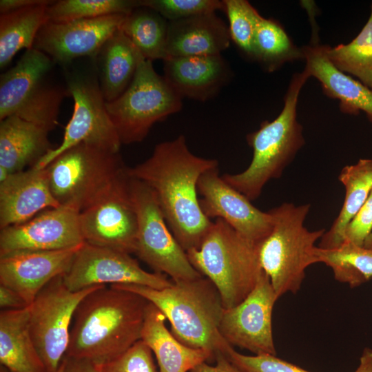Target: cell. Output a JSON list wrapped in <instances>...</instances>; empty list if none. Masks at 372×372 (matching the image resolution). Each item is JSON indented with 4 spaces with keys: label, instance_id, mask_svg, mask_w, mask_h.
<instances>
[{
    "label": "cell",
    "instance_id": "6da1fadb",
    "mask_svg": "<svg viewBox=\"0 0 372 372\" xmlns=\"http://www.w3.org/2000/svg\"><path fill=\"white\" fill-rule=\"evenodd\" d=\"M218 167L217 160L194 154L185 136L179 135L156 145L147 159L127 171L153 191L169 229L187 251L200 246L212 225L201 209L198 182Z\"/></svg>",
    "mask_w": 372,
    "mask_h": 372
},
{
    "label": "cell",
    "instance_id": "7a4b0ae2",
    "mask_svg": "<svg viewBox=\"0 0 372 372\" xmlns=\"http://www.w3.org/2000/svg\"><path fill=\"white\" fill-rule=\"evenodd\" d=\"M149 302L112 285H103L79 304L65 356L103 364L120 356L141 339Z\"/></svg>",
    "mask_w": 372,
    "mask_h": 372
},
{
    "label": "cell",
    "instance_id": "3957f363",
    "mask_svg": "<svg viewBox=\"0 0 372 372\" xmlns=\"http://www.w3.org/2000/svg\"><path fill=\"white\" fill-rule=\"evenodd\" d=\"M309 78L305 70L294 74L278 116L271 121H263L258 130L247 135V142L253 151L248 167L238 174L221 176L249 200L257 199L270 180L282 176L304 145L302 126L297 119V106L300 90Z\"/></svg>",
    "mask_w": 372,
    "mask_h": 372
},
{
    "label": "cell",
    "instance_id": "277c9868",
    "mask_svg": "<svg viewBox=\"0 0 372 372\" xmlns=\"http://www.w3.org/2000/svg\"><path fill=\"white\" fill-rule=\"evenodd\" d=\"M137 293L155 305L171 324V333L185 346L215 355L221 335L219 324L225 310L220 295L204 276L193 280L173 281L156 289L140 285H112Z\"/></svg>",
    "mask_w": 372,
    "mask_h": 372
},
{
    "label": "cell",
    "instance_id": "5b68a950",
    "mask_svg": "<svg viewBox=\"0 0 372 372\" xmlns=\"http://www.w3.org/2000/svg\"><path fill=\"white\" fill-rule=\"evenodd\" d=\"M186 253L192 265L215 285L225 309L240 303L264 271L257 244L220 218L212 223L200 246Z\"/></svg>",
    "mask_w": 372,
    "mask_h": 372
},
{
    "label": "cell",
    "instance_id": "8992f818",
    "mask_svg": "<svg viewBox=\"0 0 372 372\" xmlns=\"http://www.w3.org/2000/svg\"><path fill=\"white\" fill-rule=\"evenodd\" d=\"M310 208V204L285 202L269 210L272 229L257 244L261 267L278 299L288 292H298L307 268L318 263L315 244L327 230L310 231L304 226Z\"/></svg>",
    "mask_w": 372,
    "mask_h": 372
},
{
    "label": "cell",
    "instance_id": "52a82bcc",
    "mask_svg": "<svg viewBox=\"0 0 372 372\" xmlns=\"http://www.w3.org/2000/svg\"><path fill=\"white\" fill-rule=\"evenodd\" d=\"M54 62L44 52L28 49L0 76V121L17 116L49 132L58 124L61 103L70 96L66 87L50 80Z\"/></svg>",
    "mask_w": 372,
    "mask_h": 372
},
{
    "label": "cell",
    "instance_id": "ba28073f",
    "mask_svg": "<svg viewBox=\"0 0 372 372\" xmlns=\"http://www.w3.org/2000/svg\"><path fill=\"white\" fill-rule=\"evenodd\" d=\"M43 168L58 203L81 211L122 178L127 167L119 152L80 143L59 154Z\"/></svg>",
    "mask_w": 372,
    "mask_h": 372
},
{
    "label": "cell",
    "instance_id": "9c48e42d",
    "mask_svg": "<svg viewBox=\"0 0 372 372\" xmlns=\"http://www.w3.org/2000/svg\"><path fill=\"white\" fill-rule=\"evenodd\" d=\"M182 99L152 61L141 56L130 85L105 105L121 144H132L143 141L156 123L179 112Z\"/></svg>",
    "mask_w": 372,
    "mask_h": 372
},
{
    "label": "cell",
    "instance_id": "30bf717a",
    "mask_svg": "<svg viewBox=\"0 0 372 372\" xmlns=\"http://www.w3.org/2000/svg\"><path fill=\"white\" fill-rule=\"evenodd\" d=\"M65 79V87L74 100L72 117L61 144L34 165L37 168L45 167L59 154L80 143L120 152L121 142L108 115L95 67L93 70L66 69Z\"/></svg>",
    "mask_w": 372,
    "mask_h": 372
},
{
    "label": "cell",
    "instance_id": "8fae6325",
    "mask_svg": "<svg viewBox=\"0 0 372 372\" xmlns=\"http://www.w3.org/2000/svg\"><path fill=\"white\" fill-rule=\"evenodd\" d=\"M130 192L138 220L134 254L154 272L168 275L173 281L203 277L169 229L149 187L130 176Z\"/></svg>",
    "mask_w": 372,
    "mask_h": 372
},
{
    "label": "cell",
    "instance_id": "7c38bea8",
    "mask_svg": "<svg viewBox=\"0 0 372 372\" xmlns=\"http://www.w3.org/2000/svg\"><path fill=\"white\" fill-rule=\"evenodd\" d=\"M101 286L72 291L59 276L48 283L30 304V333L47 372H56L65 355L79 304Z\"/></svg>",
    "mask_w": 372,
    "mask_h": 372
},
{
    "label": "cell",
    "instance_id": "4fadbf2b",
    "mask_svg": "<svg viewBox=\"0 0 372 372\" xmlns=\"http://www.w3.org/2000/svg\"><path fill=\"white\" fill-rule=\"evenodd\" d=\"M62 277L72 291L106 284L140 285L156 289L173 285L166 275L144 270L130 254L85 242L77 249Z\"/></svg>",
    "mask_w": 372,
    "mask_h": 372
},
{
    "label": "cell",
    "instance_id": "5bb4252c",
    "mask_svg": "<svg viewBox=\"0 0 372 372\" xmlns=\"http://www.w3.org/2000/svg\"><path fill=\"white\" fill-rule=\"evenodd\" d=\"M79 223L85 242L134 254L138 220L127 171L99 200L79 212Z\"/></svg>",
    "mask_w": 372,
    "mask_h": 372
},
{
    "label": "cell",
    "instance_id": "9a60e30c",
    "mask_svg": "<svg viewBox=\"0 0 372 372\" xmlns=\"http://www.w3.org/2000/svg\"><path fill=\"white\" fill-rule=\"evenodd\" d=\"M278 298L263 271L251 292L238 304L225 309L218 332L231 346L255 355H276L271 317Z\"/></svg>",
    "mask_w": 372,
    "mask_h": 372
},
{
    "label": "cell",
    "instance_id": "2e32d148",
    "mask_svg": "<svg viewBox=\"0 0 372 372\" xmlns=\"http://www.w3.org/2000/svg\"><path fill=\"white\" fill-rule=\"evenodd\" d=\"M125 14H112L67 22L46 21L40 28L33 48L63 67L75 59L94 61L105 41L118 30Z\"/></svg>",
    "mask_w": 372,
    "mask_h": 372
},
{
    "label": "cell",
    "instance_id": "e0dca14e",
    "mask_svg": "<svg viewBox=\"0 0 372 372\" xmlns=\"http://www.w3.org/2000/svg\"><path fill=\"white\" fill-rule=\"evenodd\" d=\"M79 212L61 205L45 209L23 223L1 229L0 255L81 246L85 241L80 227Z\"/></svg>",
    "mask_w": 372,
    "mask_h": 372
},
{
    "label": "cell",
    "instance_id": "ac0fdd59",
    "mask_svg": "<svg viewBox=\"0 0 372 372\" xmlns=\"http://www.w3.org/2000/svg\"><path fill=\"white\" fill-rule=\"evenodd\" d=\"M200 205L208 218H220L241 236L258 244L271 232L273 216L254 206L245 196L227 183L218 167L205 172L198 182Z\"/></svg>",
    "mask_w": 372,
    "mask_h": 372
},
{
    "label": "cell",
    "instance_id": "d6986e66",
    "mask_svg": "<svg viewBox=\"0 0 372 372\" xmlns=\"http://www.w3.org/2000/svg\"><path fill=\"white\" fill-rule=\"evenodd\" d=\"M81 246L61 250L19 251L1 254L0 285L16 291L30 305L48 283L68 271Z\"/></svg>",
    "mask_w": 372,
    "mask_h": 372
},
{
    "label": "cell",
    "instance_id": "ffe728a7",
    "mask_svg": "<svg viewBox=\"0 0 372 372\" xmlns=\"http://www.w3.org/2000/svg\"><path fill=\"white\" fill-rule=\"evenodd\" d=\"M59 206L45 168L33 166L0 182V229L23 223L45 209Z\"/></svg>",
    "mask_w": 372,
    "mask_h": 372
},
{
    "label": "cell",
    "instance_id": "44dd1931",
    "mask_svg": "<svg viewBox=\"0 0 372 372\" xmlns=\"http://www.w3.org/2000/svg\"><path fill=\"white\" fill-rule=\"evenodd\" d=\"M163 63L164 79L182 99L206 101L218 93L231 76L221 54L168 57Z\"/></svg>",
    "mask_w": 372,
    "mask_h": 372
},
{
    "label": "cell",
    "instance_id": "7402d4cb",
    "mask_svg": "<svg viewBox=\"0 0 372 372\" xmlns=\"http://www.w3.org/2000/svg\"><path fill=\"white\" fill-rule=\"evenodd\" d=\"M328 46L311 43L302 47L304 70L320 82L327 96L339 100L342 113L358 115L362 111L372 123V90L338 69L328 56Z\"/></svg>",
    "mask_w": 372,
    "mask_h": 372
},
{
    "label": "cell",
    "instance_id": "603a6c76",
    "mask_svg": "<svg viewBox=\"0 0 372 372\" xmlns=\"http://www.w3.org/2000/svg\"><path fill=\"white\" fill-rule=\"evenodd\" d=\"M228 26L216 12L168 21V57L218 55L229 47Z\"/></svg>",
    "mask_w": 372,
    "mask_h": 372
},
{
    "label": "cell",
    "instance_id": "cb8c5ba5",
    "mask_svg": "<svg viewBox=\"0 0 372 372\" xmlns=\"http://www.w3.org/2000/svg\"><path fill=\"white\" fill-rule=\"evenodd\" d=\"M0 182L33 167L54 147L44 127L10 116L0 121Z\"/></svg>",
    "mask_w": 372,
    "mask_h": 372
},
{
    "label": "cell",
    "instance_id": "d4e9b609",
    "mask_svg": "<svg viewBox=\"0 0 372 372\" xmlns=\"http://www.w3.org/2000/svg\"><path fill=\"white\" fill-rule=\"evenodd\" d=\"M165 315L149 302L141 332L143 340L154 354L159 372H187L214 355L188 347L179 342L165 326Z\"/></svg>",
    "mask_w": 372,
    "mask_h": 372
},
{
    "label": "cell",
    "instance_id": "484cf974",
    "mask_svg": "<svg viewBox=\"0 0 372 372\" xmlns=\"http://www.w3.org/2000/svg\"><path fill=\"white\" fill-rule=\"evenodd\" d=\"M141 56L120 30L105 41L92 61L105 102L115 100L128 87Z\"/></svg>",
    "mask_w": 372,
    "mask_h": 372
},
{
    "label": "cell",
    "instance_id": "4316f807",
    "mask_svg": "<svg viewBox=\"0 0 372 372\" xmlns=\"http://www.w3.org/2000/svg\"><path fill=\"white\" fill-rule=\"evenodd\" d=\"M0 362L10 372H47L29 327V306L0 312Z\"/></svg>",
    "mask_w": 372,
    "mask_h": 372
},
{
    "label": "cell",
    "instance_id": "83f0119b",
    "mask_svg": "<svg viewBox=\"0 0 372 372\" xmlns=\"http://www.w3.org/2000/svg\"><path fill=\"white\" fill-rule=\"evenodd\" d=\"M338 180L345 189L342 207L331 227L320 238L319 247L333 249L344 242L345 229L372 191V159L361 158L344 167Z\"/></svg>",
    "mask_w": 372,
    "mask_h": 372
},
{
    "label": "cell",
    "instance_id": "f1b7e54d",
    "mask_svg": "<svg viewBox=\"0 0 372 372\" xmlns=\"http://www.w3.org/2000/svg\"><path fill=\"white\" fill-rule=\"evenodd\" d=\"M52 2L0 14L1 69L21 50L33 48L40 28L48 21L46 9Z\"/></svg>",
    "mask_w": 372,
    "mask_h": 372
},
{
    "label": "cell",
    "instance_id": "f546056e",
    "mask_svg": "<svg viewBox=\"0 0 372 372\" xmlns=\"http://www.w3.org/2000/svg\"><path fill=\"white\" fill-rule=\"evenodd\" d=\"M168 21L156 11L139 6L125 16L119 30L146 59L167 58Z\"/></svg>",
    "mask_w": 372,
    "mask_h": 372
},
{
    "label": "cell",
    "instance_id": "4dcf8cb0",
    "mask_svg": "<svg viewBox=\"0 0 372 372\" xmlns=\"http://www.w3.org/2000/svg\"><path fill=\"white\" fill-rule=\"evenodd\" d=\"M254 59L272 72L285 63L304 60V53L302 48L293 43L278 22L262 17L254 36Z\"/></svg>",
    "mask_w": 372,
    "mask_h": 372
},
{
    "label": "cell",
    "instance_id": "1f68e13d",
    "mask_svg": "<svg viewBox=\"0 0 372 372\" xmlns=\"http://www.w3.org/2000/svg\"><path fill=\"white\" fill-rule=\"evenodd\" d=\"M318 262L329 267L336 280L355 287L372 279V249L344 241L333 249L316 247Z\"/></svg>",
    "mask_w": 372,
    "mask_h": 372
},
{
    "label": "cell",
    "instance_id": "d6a6232c",
    "mask_svg": "<svg viewBox=\"0 0 372 372\" xmlns=\"http://www.w3.org/2000/svg\"><path fill=\"white\" fill-rule=\"evenodd\" d=\"M327 54L338 69L372 90V3L370 16L360 33L347 44L328 46Z\"/></svg>",
    "mask_w": 372,
    "mask_h": 372
},
{
    "label": "cell",
    "instance_id": "836d02e7",
    "mask_svg": "<svg viewBox=\"0 0 372 372\" xmlns=\"http://www.w3.org/2000/svg\"><path fill=\"white\" fill-rule=\"evenodd\" d=\"M138 0H59L46 9L48 21L60 23L131 13L139 7Z\"/></svg>",
    "mask_w": 372,
    "mask_h": 372
},
{
    "label": "cell",
    "instance_id": "e575fe53",
    "mask_svg": "<svg viewBox=\"0 0 372 372\" xmlns=\"http://www.w3.org/2000/svg\"><path fill=\"white\" fill-rule=\"evenodd\" d=\"M231 40L248 58L254 59V40L262 16L247 0H223Z\"/></svg>",
    "mask_w": 372,
    "mask_h": 372
},
{
    "label": "cell",
    "instance_id": "d590c367",
    "mask_svg": "<svg viewBox=\"0 0 372 372\" xmlns=\"http://www.w3.org/2000/svg\"><path fill=\"white\" fill-rule=\"evenodd\" d=\"M242 372H310L271 354L247 355L232 347L223 337L220 338L218 349Z\"/></svg>",
    "mask_w": 372,
    "mask_h": 372
},
{
    "label": "cell",
    "instance_id": "8d00e7d4",
    "mask_svg": "<svg viewBox=\"0 0 372 372\" xmlns=\"http://www.w3.org/2000/svg\"><path fill=\"white\" fill-rule=\"evenodd\" d=\"M139 6L150 8L168 21L223 10L218 0H138Z\"/></svg>",
    "mask_w": 372,
    "mask_h": 372
},
{
    "label": "cell",
    "instance_id": "74e56055",
    "mask_svg": "<svg viewBox=\"0 0 372 372\" xmlns=\"http://www.w3.org/2000/svg\"><path fill=\"white\" fill-rule=\"evenodd\" d=\"M101 365L103 372H158L151 349L141 340L120 356Z\"/></svg>",
    "mask_w": 372,
    "mask_h": 372
},
{
    "label": "cell",
    "instance_id": "f35d334b",
    "mask_svg": "<svg viewBox=\"0 0 372 372\" xmlns=\"http://www.w3.org/2000/svg\"><path fill=\"white\" fill-rule=\"evenodd\" d=\"M372 232V191L367 200L347 225L344 231V241L358 246L364 242Z\"/></svg>",
    "mask_w": 372,
    "mask_h": 372
},
{
    "label": "cell",
    "instance_id": "ab89813d",
    "mask_svg": "<svg viewBox=\"0 0 372 372\" xmlns=\"http://www.w3.org/2000/svg\"><path fill=\"white\" fill-rule=\"evenodd\" d=\"M30 306L27 302L14 289L0 285L1 310L21 309Z\"/></svg>",
    "mask_w": 372,
    "mask_h": 372
},
{
    "label": "cell",
    "instance_id": "60d3db41",
    "mask_svg": "<svg viewBox=\"0 0 372 372\" xmlns=\"http://www.w3.org/2000/svg\"><path fill=\"white\" fill-rule=\"evenodd\" d=\"M214 358L215 365L211 366L204 362L196 366L190 372H242L220 351L216 352Z\"/></svg>",
    "mask_w": 372,
    "mask_h": 372
},
{
    "label": "cell",
    "instance_id": "b9f144b4",
    "mask_svg": "<svg viewBox=\"0 0 372 372\" xmlns=\"http://www.w3.org/2000/svg\"><path fill=\"white\" fill-rule=\"evenodd\" d=\"M62 372H103L101 365L86 359L64 357Z\"/></svg>",
    "mask_w": 372,
    "mask_h": 372
},
{
    "label": "cell",
    "instance_id": "7bdbcfd3",
    "mask_svg": "<svg viewBox=\"0 0 372 372\" xmlns=\"http://www.w3.org/2000/svg\"><path fill=\"white\" fill-rule=\"evenodd\" d=\"M52 2L50 0H1L0 14L21 10L25 8L47 4Z\"/></svg>",
    "mask_w": 372,
    "mask_h": 372
},
{
    "label": "cell",
    "instance_id": "ee69618b",
    "mask_svg": "<svg viewBox=\"0 0 372 372\" xmlns=\"http://www.w3.org/2000/svg\"><path fill=\"white\" fill-rule=\"evenodd\" d=\"M355 372H372V349L365 347L360 358V363Z\"/></svg>",
    "mask_w": 372,
    "mask_h": 372
},
{
    "label": "cell",
    "instance_id": "f6af8a7d",
    "mask_svg": "<svg viewBox=\"0 0 372 372\" xmlns=\"http://www.w3.org/2000/svg\"><path fill=\"white\" fill-rule=\"evenodd\" d=\"M364 247L369 249H372V232L369 234V236L366 239Z\"/></svg>",
    "mask_w": 372,
    "mask_h": 372
},
{
    "label": "cell",
    "instance_id": "bcb514c9",
    "mask_svg": "<svg viewBox=\"0 0 372 372\" xmlns=\"http://www.w3.org/2000/svg\"><path fill=\"white\" fill-rule=\"evenodd\" d=\"M0 372H10L9 370H8L6 367L1 365L0 366Z\"/></svg>",
    "mask_w": 372,
    "mask_h": 372
},
{
    "label": "cell",
    "instance_id": "7dc6e473",
    "mask_svg": "<svg viewBox=\"0 0 372 372\" xmlns=\"http://www.w3.org/2000/svg\"><path fill=\"white\" fill-rule=\"evenodd\" d=\"M62 371H63V364H62V362H61V365H60V366H59V369H58V371L56 372H62Z\"/></svg>",
    "mask_w": 372,
    "mask_h": 372
}]
</instances>
